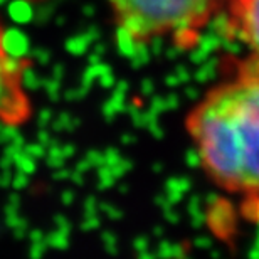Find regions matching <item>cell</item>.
I'll return each instance as SVG.
<instances>
[{
    "label": "cell",
    "mask_w": 259,
    "mask_h": 259,
    "mask_svg": "<svg viewBox=\"0 0 259 259\" xmlns=\"http://www.w3.org/2000/svg\"><path fill=\"white\" fill-rule=\"evenodd\" d=\"M185 126L212 182L259 199V59L236 63L192 108Z\"/></svg>",
    "instance_id": "1"
},
{
    "label": "cell",
    "mask_w": 259,
    "mask_h": 259,
    "mask_svg": "<svg viewBox=\"0 0 259 259\" xmlns=\"http://www.w3.org/2000/svg\"><path fill=\"white\" fill-rule=\"evenodd\" d=\"M229 0H110L121 40L145 46L170 37L179 46L194 44L200 30Z\"/></svg>",
    "instance_id": "2"
},
{
    "label": "cell",
    "mask_w": 259,
    "mask_h": 259,
    "mask_svg": "<svg viewBox=\"0 0 259 259\" xmlns=\"http://www.w3.org/2000/svg\"><path fill=\"white\" fill-rule=\"evenodd\" d=\"M27 61L15 58L5 42L0 24V123L7 126L24 125L32 115L30 98L24 88V72Z\"/></svg>",
    "instance_id": "3"
},
{
    "label": "cell",
    "mask_w": 259,
    "mask_h": 259,
    "mask_svg": "<svg viewBox=\"0 0 259 259\" xmlns=\"http://www.w3.org/2000/svg\"><path fill=\"white\" fill-rule=\"evenodd\" d=\"M226 7L227 30L259 59V0H229Z\"/></svg>",
    "instance_id": "4"
}]
</instances>
